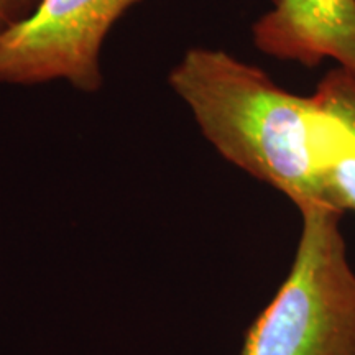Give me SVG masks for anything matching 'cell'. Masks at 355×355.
<instances>
[{"label": "cell", "instance_id": "6da1fadb", "mask_svg": "<svg viewBox=\"0 0 355 355\" xmlns=\"http://www.w3.org/2000/svg\"><path fill=\"white\" fill-rule=\"evenodd\" d=\"M168 84L222 158L278 189L298 211L336 209L319 163L313 96L291 94L263 69L204 46L180 58Z\"/></svg>", "mask_w": 355, "mask_h": 355}, {"label": "cell", "instance_id": "7a4b0ae2", "mask_svg": "<svg viewBox=\"0 0 355 355\" xmlns=\"http://www.w3.org/2000/svg\"><path fill=\"white\" fill-rule=\"evenodd\" d=\"M285 282L248 327L241 355H355V270L332 207L300 211Z\"/></svg>", "mask_w": 355, "mask_h": 355}, {"label": "cell", "instance_id": "3957f363", "mask_svg": "<svg viewBox=\"0 0 355 355\" xmlns=\"http://www.w3.org/2000/svg\"><path fill=\"white\" fill-rule=\"evenodd\" d=\"M140 0H40L28 19L0 37V84L66 81L81 92L104 84L101 56L117 20Z\"/></svg>", "mask_w": 355, "mask_h": 355}, {"label": "cell", "instance_id": "277c9868", "mask_svg": "<svg viewBox=\"0 0 355 355\" xmlns=\"http://www.w3.org/2000/svg\"><path fill=\"white\" fill-rule=\"evenodd\" d=\"M252 37L268 56L308 68L331 58L355 74V0H272Z\"/></svg>", "mask_w": 355, "mask_h": 355}, {"label": "cell", "instance_id": "5b68a950", "mask_svg": "<svg viewBox=\"0 0 355 355\" xmlns=\"http://www.w3.org/2000/svg\"><path fill=\"white\" fill-rule=\"evenodd\" d=\"M316 140L327 196L337 211L355 212V74L337 68L313 94Z\"/></svg>", "mask_w": 355, "mask_h": 355}, {"label": "cell", "instance_id": "8992f818", "mask_svg": "<svg viewBox=\"0 0 355 355\" xmlns=\"http://www.w3.org/2000/svg\"><path fill=\"white\" fill-rule=\"evenodd\" d=\"M40 0H0V37L28 19Z\"/></svg>", "mask_w": 355, "mask_h": 355}]
</instances>
